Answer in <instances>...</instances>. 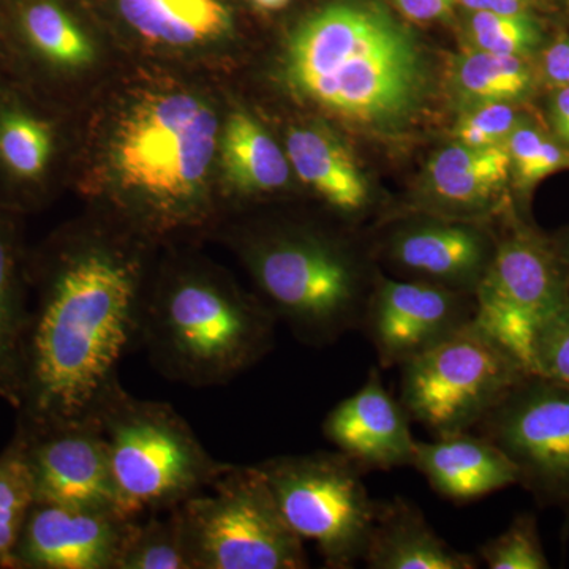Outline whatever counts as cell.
I'll return each mask as SVG.
<instances>
[{
	"label": "cell",
	"mask_w": 569,
	"mask_h": 569,
	"mask_svg": "<svg viewBox=\"0 0 569 569\" xmlns=\"http://www.w3.org/2000/svg\"><path fill=\"white\" fill-rule=\"evenodd\" d=\"M142 268L102 241L63 249L41 283L26 335L17 429L97 419L119 389V362L140 336Z\"/></svg>",
	"instance_id": "1"
},
{
	"label": "cell",
	"mask_w": 569,
	"mask_h": 569,
	"mask_svg": "<svg viewBox=\"0 0 569 569\" xmlns=\"http://www.w3.org/2000/svg\"><path fill=\"white\" fill-rule=\"evenodd\" d=\"M291 91L353 132L395 137L421 116L432 69L417 33L380 0H335L288 40Z\"/></svg>",
	"instance_id": "2"
},
{
	"label": "cell",
	"mask_w": 569,
	"mask_h": 569,
	"mask_svg": "<svg viewBox=\"0 0 569 569\" xmlns=\"http://www.w3.org/2000/svg\"><path fill=\"white\" fill-rule=\"evenodd\" d=\"M269 307L206 272H179L146 298L138 343L160 376L190 388L230 383L274 347Z\"/></svg>",
	"instance_id": "3"
},
{
	"label": "cell",
	"mask_w": 569,
	"mask_h": 569,
	"mask_svg": "<svg viewBox=\"0 0 569 569\" xmlns=\"http://www.w3.org/2000/svg\"><path fill=\"white\" fill-rule=\"evenodd\" d=\"M244 257L277 320L299 342L326 347L361 329L376 280L343 242L309 230L249 239ZM378 277V276H377Z\"/></svg>",
	"instance_id": "4"
},
{
	"label": "cell",
	"mask_w": 569,
	"mask_h": 569,
	"mask_svg": "<svg viewBox=\"0 0 569 569\" xmlns=\"http://www.w3.org/2000/svg\"><path fill=\"white\" fill-rule=\"evenodd\" d=\"M119 511L129 519L170 511L203 492L230 463L206 451L170 403L119 389L100 410Z\"/></svg>",
	"instance_id": "5"
},
{
	"label": "cell",
	"mask_w": 569,
	"mask_h": 569,
	"mask_svg": "<svg viewBox=\"0 0 569 569\" xmlns=\"http://www.w3.org/2000/svg\"><path fill=\"white\" fill-rule=\"evenodd\" d=\"M178 512L193 569L309 568L305 539L288 526L257 466L230 463Z\"/></svg>",
	"instance_id": "6"
},
{
	"label": "cell",
	"mask_w": 569,
	"mask_h": 569,
	"mask_svg": "<svg viewBox=\"0 0 569 569\" xmlns=\"http://www.w3.org/2000/svg\"><path fill=\"white\" fill-rule=\"evenodd\" d=\"M219 137L208 104L189 93L146 97L127 111L112 144L122 187L162 212H181L203 187Z\"/></svg>",
	"instance_id": "7"
},
{
	"label": "cell",
	"mask_w": 569,
	"mask_h": 569,
	"mask_svg": "<svg viewBox=\"0 0 569 569\" xmlns=\"http://www.w3.org/2000/svg\"><path fill=\"white\" fill-rule=\"evenodd\" d=\"M400 369V403L436 437L478 427L530 376L473 320Z\"/></svg>",
	"instance_id": "8"
},
{
	"label": "cell",
	"mask_w": 569,
	"mask_h": 569,
	"mask_svg": "<svg viewBox=\"0 0 569 569\" xmlns=\"http://www.w3.org/2000/svg\"><path fill=\"white\" fill-rule=\"evenodd\" d=\"M288 526L316 542L326 568L350 569L362 560L378 501L361 470L342 452L277 456L257 463Z\"/></svg>",
	"instance_id": "9"
},
{
	"label": "cell",
	"mask_w": 569,
	"mask_h": 569,
	"mask_svg": "<svg viewBox=\"0 0 569 569\" xmlns=\"http://www.w3.org/2000/svg\"><path fill=\"white\" fill-rule=\"evenodd\" d=\"M567 305L569 277L552 239L512 217L475 291V323L530 373L535 337Z\"/></svg>",
	"instance_id": "10"
},
{
	"label": "cell",
	"mask_w": 569,
	"mask_h": 569,
	"mask_svg": "<svg viewBox=\"0 0 569 569\" xmlns=\"http://www.w3.org/2000/svg\"><path fill=\"white\" fill-rule=\"evenodd\" d=\"M478 427L515 463L519 486L569 516L568 387L526 377Z\"/></svg>",
	"instance_id": "11"
},
{
	"label": "cell",
	"mask_w": 569,
	"mask_h": 569,
	"mask_svg": "<svg viewBox=\"0 0 569 569\" xmlns=\"http://www.w3.org/2000/svg\"><path fill=\"white\" fill-rule=\"evenodd\" d=\"M475 317V296L422 280L378 276L367 302L361 329L380 366H403Z\"/></svg>",
	"instance_id": "12"
},
{
	"label": "cell",
	"mask_w": 569,
	"mask_h": 569,
	"mask_svg": "<svg viewBox=\"0 0 569 569\" xmlns=\"http://www.w3.org/2000/svg\"><path fill=\"white\" fill-rule=\"evenodd\" d=\"M20 433L31 467L36 501L119 511L110 452L99 419Z\"/></svg>",
	"instance_id": "13"
},
{
	"label": "cell",
	"mask_w": 569,
	"mask_h": 569,
	"mask_svg": "<svg viewBox=\"0 0 569 569\" xmlns=\"http://www.w3.org/2000/svg\"><path fill=\"white\" fill-rule=\"evenodd\" d=\"M134 520L108 509L36 501L14 549L13 569H118Z\"/></svg>",
	"instance_id": "14"
},
{
	"label": "cell",
	"mask_w": 569,
	"mask_h": 569,
	"mask_svg": "<svg viewBox=\"0 0 569 569\" xmlns=\"http://www.w3.org/2000/svg\"><path fill=\"white\" fill-rule=\"evenodd\" d=\"M497 238L460 220H415L387 241V258L400 272L475 296L496 252Z\"/></svg>",
	"instance_id": "15"
},
{
	"label": "cell",
	"mask_w": 569,
	"mask_h": 569,
	"mask_svg": "<svg viewBox=\"0 0 569 569\" xmlns=\"http://www.w3.org/2000/svg\"><path fill=\"white\" fill-rule=\"evenodd\" d=\"M410 421L400 400L385 388L380 370L372 367L361 389L329 411L323 433L365 473L389 471L413 466L418 441Z\"/></svg>",
	"instance_id": "16"
},
{
	"label": "cell",
	"mask_w": 569,
	"mask_h": 569,
	"mask_svg": "<svg viewBox=\"0 0 569 569\" xmlns=\"http://www.w3.org/2000/svg\"><path fill=\"white\" fill-rule=\"evenodd\" d=\"M413 467L438 496L468 503L519 485L515 463L489 438L468 432L418 441Z\"/></svg>",
	"instance_id": "17"
},
{
	"label": "cell",
	"mask_w": 569,
	"mask_h": 569,
	"mask_svg": "<svg viewBox=\"0 0 569 569\" xmlns=\"http://www.w3.org/2000/svg\"><path fill=\"white\" fill-rule=\"evenodd\" d=\"M425 198L441 212L471 216L486 212L511 186L507 144L447 146L426 167Z\"/></svg>",
	"instance_id": "18"
},
{
	"label": "cell",
	"mask_w": 569,
	"mask_h": 569,
	"mask_svg": "<svg viewBox=\"0 0 569 569\" xmlns=\"http://www.w3.org/2000/svg\"><path fill=\"white\" fill-rule=\"evenodd\" d=\"M370 569H475L473 556L451 548L406 498L380 501L365 556Z\"/></svg>",
	"instance_id": "19"
},
{
	"label": "cell",
	"mask_w": 569,
	"mask_h": 569,
	"mask_svg": "<svg viewBox=\"0 0 569 569\" xmlns=\"http://www.w3.org/2000/svg\"><path fill=\"white\" fill-rule=\"evenodd\" d=\"M284 142L296 174L337 212L355 216L370 204L366 176L350 149L331 130L317 123L293 127Z\"/></svg>",
	"instance_id": "20"
},
{
	"label": "cell",
	"mask_w": 569,
	"mask_h": 569,
	"mask_svg": "<svg viewBox=\"0 0 569 569\" xmlns=\"http://www.w3.org/2000/svg\"><path fill=\"white\" fill-rule=\"evenodd\" d=\"M448 86L459 110L492 102L527 104L542 88L535 58L471 50L452 59Z\"/></svg>",
	"instance_id": "21"
},
{
	"label": "cell",
	"mask_w": 569,
	"mask_h": 569,
	"mask_svg": "<svg viewBox=\"0 0 569 569\" xmlns=\"http://www.w3.org/2000/svg\"><path fill=\"white\" fill-rule=\"evenodd\" d=\"M220 160L228 181L242 193L276 192L290 178L287 153L246 112H234L228 119Z\"/></svg>",
	"instance_id": "22"
},
{
	"label": "cell",
	"mask_w": 569,
	"mask_h": 569,
	"mask_svg": "<svg viewBox=\"0 0 569 569\" xmlns=\"http://www.w3.org/2000/svg\"><path fill=\"white\" fill-rule=\"evenodd\" d=\"M119 9L142 37L174 47L217 39L231 22L220 0H119Z\"/></svg>",
	"instance_id": "23"
},
{
	"label": "cell",
	"mask_w": 569,
	"mask_h": 569,
	"mask_svg": "<svg viewBox=\"0 0 569 569\" xmlns=\"http://www.w3.org/2000/svg\"><path fill=\"white\" fill-rule=\"evenodd\" d=\"M29 317L17 246L10 228L0 220V399L14 410L21 403Z\"/></svg>",
	"instance_id": "24"
},
{
	"label": "cell",
	"mask_w": 569,
	"mask_h": 569,
	"mask_svg": "<svg viewBox=\"0 0 569 569\" xmlns=\"http://www.w3.org/2000/svg\"><path fill=\"white\" fill-rule=\"evenodd\" d=\"M54 137L50 123L18 107H0V167L18 181H39L50 164Z\"/></svg>",
	"instance_id": "25"
},
{
	"label": "cell",
	"mask_w": 569,
	"mask_h": 569,
	"mask_svg": "<svg viewBox=\"0 0 569 569\" xmlns=\"http://www.w3.org/2000/svg\"><path fill=\"white\" fill-rule=\"evenodd\" d=\"M467 50L537 58L550 37L541 13L467 11L463 21Z\"/></svg>",
	"instance_id": "26"
},
{
	"label": "cell",
	"mask_w": 569,
	"mask_h": 569,
	"mask_svg": "<svg viewBox=\"0 0 569 569\" xmlns=\"http://www.w3.org/2000/svg\"><path fill=\"white\" fill-rule=\"evenodd\" d=\"M36 503L31 467L26 445L14 432L0 455V568L13 569L14 549L22 527Z\"/></svg>",
	"instance_id": "27"
},
{
	"label": "cell",
	"mask_w": 569,
	"mask_h": 569,
	"mask_svg": "<svg viewBox=\"0 0 569 569\" xmlns=\"http://www.w3.org/2000/svg\"><path fill=\"white\" fill-rule=\"evenodd\" d=\"M21 26L33 52L51 66L74 69L92 61L91 41L54 2L41 0L29 6Z\"/></svg>",
	"instance_id": "28"
},
{
	"label": "cell",
	"mask_w": 569,
	"mask_h": 569,
	"mask_svg": "<svg viewBox=\"0 0 569 569\" xmlns=\"http://www.w3.org/2000/svg\"><path fill=\"white\" fill-rule=\"evenodd\" d=\"M511 168V187L526 200L542 179L569 170V149L530 116L505 142Z\"/></svg>",
	"instance_id": "29"
},
{
	"label": "cell",
	"mask_w": 569,
	"mask_h": 569,
	"mask_svg": "<svg viewBox=\"0 0 569 569\" xmlns=\"http://www.w3.org/2000/svg\"><path fill=\"white\" fill-rule=\"evenodd\" d=\"M118 569H193L178 508L144 523L134 520Z\"/></svg>",
	"instance_id": "30"
},
{
	"label": "cell",
	"mask_w": 569,
	"mask_h": 569,
	"mask_svg": "<svg viewBox=\"0 0 569 569\" xmlns=\"http://www.w3.org/2000/svg\"><path fill=\"white\" fill-rule=\"evenodd\" d=\"M479 557L490 569H548L538 520L530 512L516 516L508 529L479 548Z\"/></svg>",
	"instance_id": "31"
},
{
	"label": "cell",
	"mask_w": 569,
	"mask_h": 569,
	"mask_svg": "<svg viewBox=\"0 0 569 569\" xmlns=\"http://www.w3.org/2000/svg\"><path fill=\"white\" fill-rule=\"evenodd\" d=\"M526 104L492 102L460 110L452 134L456 142L477 148L505 144L512 132L530 118Z\"/></svg>",
	"instance_id": "32"
},
{
	"label": "cell",
	"mask_w": 569,
	"mask_h": 569,
	"mask_svg": "<svg viewBox=\"0 0 569 569\" xmlns=\"http://www.w3.org/2000/svg\"><path fill=\"white\" fill-rule=\"evenodd\" d=\"M530 373L569 388V305L549 318L535 337Z\"/></svg>",
	"instance_id": "33"
},
{
	"label": "cell",
	"mask_w": 569,
	"mask_h": 569,
	"mask_svg": "<svg viewBox=\"0 0 569 569\" xmlns=\"http://www.w3.org/2000/svg\"><path fill=\"white\" fill-rule=\"evenodd\" d=\"M535 62L542 88H569V33H559L549 39Z\"/></svg>",
	"instance_id": "34"
},
{
	"label": "cell",
	"mask_w": 569,
	"mask_h": 569,
	"mask_svg": "<svg viewBox=\"0 0 569 569\" xmlns=\"http://www.w3.org/2000/svg\"><path fill=\"white\" fill-rule=\"evenodd\" d=\"M545 119L546 129L569 149V88L548 89Z\"/></svg>",
	"instance_id": "35"
},
{
	"label": "cell",
	"mask_w": 569,
	"mask_h": 569,
	"mask_svg": "<svg viewBox=\"0 0 569 569\" xmlns=\"http://www.w3.org/2000/svg\"><path fill=\"white\" fill-rule=\"evenodd\" d=\"M395 3L410 21L433 22L451 17L458 0H395Z\"/></svg>",
	"instance_id": "36"
},
{
	"label": "cell",
	"mask_w": 569,
	"mask_h": 569,
	"mask_svg": "<svg viewBox=\"0 0 569 569\" xmlns=\"http://www.w3.org/2000/svg\"><path fill=\"white\" fill-rule=\"evenodd\" d=\"M467 11H490V13H541L548 10V0H458Z\"/></svg>",
	"instance_id": "37"
},
{
	"label": "cell",
	"mask_w": 569,
	"mask_h": 569,
	"mask_svg": "<svg viewBox=\"0 0 569 569\" xmlns=\"http://www.w3.org/2000/svg\"><path fill=\"white\" fill-rule=\"evenodd\" d=\"M553 247H556L557 254H559L561 264L569 277V228L557 239H552Z\"/></svg>",
	"instance_id": "38"
},
{
	"label": "cell",
	"mask_w": 569,
	"mask_h": 569,
	"mask_svg": "<svg viewBox=\"0 0 569 569\" xmlns=\"http://www.w3.org/2000/svg\"><path fill=\"white\" fill-rule=\"evenodd\" d=\"M290 0H254L257 6H260L261 9L266 10H279L283 9Z\"/></svg>",
	"instance_id": "39"
},
{
	"label": "cell",
	"mask_w": 569,
	"mask_h": 569,
	"mask_svg": "<svg viewBox=\"0 0 569 569\" xmlns=\"http://www.w3.org/2000/svg\"><path fill=\"white\" fill-rule=\"evenodd\" d=\"M549 9H557L569 20V0H548Z\"/></svg>",
	"instance_id": "40"
}]
</instances>
